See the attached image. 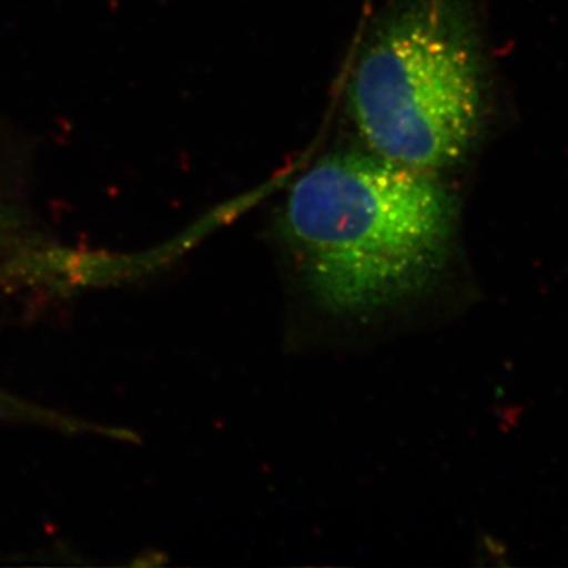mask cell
Returning <instances> with one entry per match:
<instances>
[{
  "label": "cell",
  "mask_w": 568,
  "mask_h": 568,
  "mask_svg": "<svg viewBox=\"0 0 568 568\" xmlns=\"http://www.w3.org/2000/svg\"><path fill=\"white\" fill-rule=\"evenodd\" d=\"M457 216L437 175L365 149L328 153L293 183L282 233L320 304L365 315L432 286L454 248Z\"/></svg>",
  "instance_id": "1"
},
{
  "label": "cell",
  "mask_w": 568,
  "mask_h": 568,
  "mask_svg": "<svg viewBox=\"0 0 568 568\" xmlns=\"http://www.w3.org/2000/svg\"><path fill=\"white\" fill-rule=\"evenodd\" d=\"M349 111L366 151L439 175L480 129L481 74L454 0H405L381 20L355 63Z\"/></svg>",
  "instance_id": "2"
}]
</instances>
